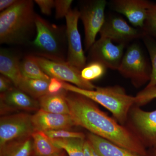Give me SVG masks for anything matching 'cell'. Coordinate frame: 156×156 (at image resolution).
Returning a JSON list of instances; mask_svg holds the SVG:
<instances>
[{
	"label": "cell",
	"mask_w": 156,
	"mask_h": 156,
	"mask_svg": "<svg viewBox=\"0 0 156 156\" xmlns=\"http://www.w3.org/2000/svg\"><path fill=\"white\" fill-rule=\"evenodd\" d=\"M67 91L66 98L76 126L140 155L147 156L145 146L127 126L121 125L83 95Z\"/></svg>",
	"instance_id": "1"
},
{
	"label": "cell",
	"mask_w": 156,
	"mask_h": 156,
	"mask_svg": "<svg viewBox=\"0 0 156 156\" xmlns=\"http://www.w3.org/2000/svg\"><path fill=\"white\" fill-rule=\"evenodd\" d=\"M32 0H17L0 14V43L23 45L29 43L36 30L37 14Z\"/></svg>",
	"instance_id": "2"
},
{
	"label": "cell",
	"mask_w": 156,
	"mask_h": 156,
	"mask_svg": "<svg viewBox=\"0 0 156 156\" xmlns=\"http://www.w3.org/2000/svg\"><path fill=\"white\" fill-rule=\"evenodd\" d=\"M62 85L66 91L83 95L105 108L122 126L127 123L130 110L135 105V96L126 94L125 89L119 86L96 87L95 90H88L63 81Z\"/></svg>",
	"instance_id": "3"
},
{
	"label": "cell",
	"mask_w": 156,
	"mask_h": 156,
	"mask_svg": "<svg viewBox=\"0 0 156 156\" xmlns=\"http://www.w3.org/2000/svg\"><path fill=\"white\" fill-rule=\"evenodd\" d=\"M35 25L36 36L31 42L35 52L33 55L66 62V28L52 24L37 14Z\"/></svg>",
	"instance_id": "4"
},
{
	"label": "cell",
	"mask_w": 156,
	"mask_h": 156,
	"mask_svg": "<svg viewBox=\"0 0 156 156\" xmlns=\"http://www.w3.org/2000/svg\"><path fill=\"white\" fill-rule=\"evenodd\" d=\"M118 71L139 88L150 80L151 66L140 46L134 44L126 50Z\"/></svg>",
	"instance_id": "5"
},
{
	"label": "cell",
	"mask_w": 156,
	"mask_h": 156,
	"mask_svg": "<svg viewBox=\"0 0 156 156\" xmlns=\"http://www.w3.org/2000/svg\"><path fill=\"white\" fill-rule=\"evenodd\" d=\"M107 5L105 0L86 1L81 6L80 19L83 22L85 31V46L87 51L96 41L97 34L99 33L105 21V11Z\"/></svg>",
	"instance_id": "6"
},
{
	"label": "cell",
	"mask_w": 156,
	"mask_h": 156,
	"mask_svg": "<svg viewBox=\"0 0 156 156\" xmlns=\"http://www.w3.org/2000/svg\"><path fill=\"white\" fill-rule=\"evenodd\" d=\"M128 122V128L145 147L156 148V109L147 112L134 105L129 112Z\"/></svg>",
	"instance_id": "7"
},
{
	"label": "cell",
	"mask_w": 156,
	"mask_h": 156,
	"mask_svg": "<svg viewBox=\"0 0 156 156\" xmlns=\"http://www.w3.org/2000/svg\"><path fill=\"white\" fill-rule=\"evenodd\" d=\"M80 11L77 9H71L66 17L67 53L66 62L79 70L87 65L80 34L78 29Z\"/></svg>",
	"instance_id": "8"
},
{
	"label": "cell",
	"mask_w": 156,
	"mask_h": 156,
	"mask_svg": "<svg viewBox=\"0 0 156 156\" xmlns=\"http://www.w3.org/2000/svg\"><path fill=\"white\" fill-rule=\"evenodd\" d=\"M34 56L40 67L50 78L68 82L81 89L88 90L96 89V87L91 82L85 80L82 78L80 71L66 62L53 61L44 57Z\"/></svg>",
	"instance_id": "9"
},
{
	"label": "cell",
	"mask_w": 156,
	"mask_h": 156,
	"mask_svg": "<svg viewBox=\"0 0 156 156\" xmlns=\"http://www.w3.org/2000/svg\"><path fill=\"white\" fill-rule=\"evenodd\" d=\"M35 132L31 115L20 113L1 117L0 147L17 140L31 136Z\"/></svg>",
	"instance_id": "10"
},
{
	"label": "cell",
	"mask_w": 156,
	"mask_h": 156,
	"mask_svg": "<svg viewBox=\"0 0 156 156\" xmlns=\"http://www.w3.org/2000/svg\"><path fill=\"white\" fill-rule=\"evenodd\" d=\"M126 45L115 44L110 39L101 37L96 41L89 50L90 62H98L112 70L119 69L124 56Z\"/></svg>",
	"instance_id": "11"
},
{
	"label": "cell",
	"mask_w": 156,
	"mask_h": 156,
	"mask_svg": "<svg viewBox=\"0 0 156 156\" xmlns=\"http://www.w3.org/2000/svg\"><path fill=\"white\" fill-rule=\"evenodd\" d=\"M99 33L101 37L126 45L133 40L142 38L144 34L142 30L134 28L122 17L116 16L106 18Z\"/></svg>",
	"instance_id": "12"
},
{
	"label": "cell",
	"mask_w": 156,
	"mask_h": 156,
	"mask_svg": "<svg viewBox=\"0 0 156 156\" xmlns=\"http://www.w3.org/2000/svg\"><path fill=\"white\" fill-rule=\"evenodd\" d=\"M151 3L147 0H114L110 5L113 10L124 15L133 26L142 30Z\"/></svg>",
	"instance_id": "13"
},
{
	"label": "cell",
	"mask_w": 156,
	"mask_h": 156,
	"mask_svg": "<svg viewBox=\"0 0 156 156\" xmlns=\"http://www.w3.org/2000/svg\"><path fill=\"white\" fill-rule=\"evenodd\" d=\"M31 121L35 131L69 130L76 126L70 115L52 113L40 109L31 115Z\"/></svg>",
	"instance_id": "14"
},
{
	"label": "cell",
	"mask_w": 156,
	"mask_h": 156,
	"mask_svg": "<svg viewBox=\"0 0 156 156\" xmlns=\"http://www.w3.org/2000/svg\"><path fill=\"white\" fill-rule=\"evenodd\" d=\"M5 108L1 111V114L13 109L38 111L40 107L38 100L15 87L6 93H1V109Z\"/></svg>",
	"instance_id": "15"
},
{
	"label": "cell",
	"mask_w": 156,
	"mask_h": 156,
	"mask_svg": "<svg viewBox=\"0 0 156 156\" xmlns=\"http://www.w3.org/2000/svg\"><path fill=\"white\" fill-rule=\"evenodd\" d=\"M19 57L11 50L1 48L0 50V73L9 78L17 88L22 80Z\"/></svg>",
	"instance_id": "16"
},
{
	"label": "cell",
	"mask_w": 156,
	"mask_h": 156,
	"mask_svg": "<svg viewBox=\"0 0 156 156\" xmlns=\"http://www.w3.org/2000/svg\"><path fill=\"white\" fill-rule=\"evenodd\" d=\"M87 140L100 156H143L92 133H88Z\"/></svg>",
	"instance_id": "17"
},
{
	"label": "cell",
	"mask_w": 156,
	"mask_h": 156,
	"mask_svg": "<svg viewBox=\"0 0 156 156\" xmlns=\"http://www.w3.org/2000/svg\"><path fill=\"white\" fill-rule=\"evenodd\" d=\"M66 91L63 89L56 94H46L38 99L40 109L58 114L70 115L66 98Z\"/></svg>",
	"instance_id": "18"
},
{
	"label": "cell",
	"mask_w": 156,
	"mask_h": 156,
	"mask_svg": "<svg viewBox=\"0 0 156 156\" xmlns=\"http://www.w3.org/2000/svg\"><path fill=\"white\" fill-rule=\"evenodd\" d=\"M34 156H64L65 151L54 145L42 131H35L32 134Z\"/></svg>",
	"instance_id": "19"
},
{
	"label": "cell",
	"mask_w": 156,
	"mask_h": 156,
	"mask_svg": "<svg viewBox=\"0 0 156 156\" xmlns=\"http://www.w3.org/2000/svg\"><path fill=\"white\" fill-rule=\"evenodd\" d=\"M33 153L32 136L11 141L0 147V156H30Z\"/></svg>",
	"instance_id": "20"
},
{
	"label": "cell",
	"mask_w": 156,
	"mask_h": 156,
	"mask_svg": "<svg viewBox=\"0 0 156 156\" xmlns=\"http://www.w3.org/2000/svg\"><path fill=\"white\" fill-rule=\"evenodd\" d=\"M20 69L23 77L50 81V77L40 67L34 56L28 55L20 62Z\"/></svg>",
	"instance_id": "21"
},
{
	"label": "cell",
	"mask_w": 156,
	"mask_h": 156,
	"mask_svg": "<svg viewBox=\"0 0 156 156\" xmlns=\"http://www.w3.org/2000/svg\"><path fill=\"white\" fill-rule=\"evenodd\" d=\"M49 82L50 81L23 77L17 88L38 100L42 96L49 93Z\"/></svg>",
	"instance_id": "22"
},
{
	"label": "cell",
	"mask_w": 156,
	"mask_h": 156,
	"mask_svg": "<svg viewBox=\"0 0 156 156\" xmlns=\"http://www.w3.org/2000/svg\"><path fill=\"white\" fill-rule=\"evenodd\" d=\"M50 139L54 145L66 152L69 156H85L83 145L85 139Z\"/></svg>",
	"instance_id": "23"
},
{
	"label": "cell",
	"mask_w": 156,
	"mask_h": 156,
	"mask_svg": "<svg viewBox=\"0 0 156 156\" xmlns=\"http://www.w3.org/2000/svg\"><path fill=\"white\" fill-rule=\"evenodd\" d=\"M142 38L148 52L151 66L150 80L146 87L156 86V41L151 37L144 34Z\"/></svg>",
	"instance_id": "24"
},
{
	"label": "cell",
	"mask_w": 156,
	"mask_h": 156,
	"mask_svg": "<svg viewBox=\"0 0 156 156\" xmlns=\"http://www.w3.org/2000/svg\"><path fill=\"white\" fill-rule=\"evenodd\" d=\"M107 68L98 62H90L81 71V76L85 80L91 81L102 77L106 72Z\"/></svg>",
	"instance_id": "25"
},
{
	"label": "cell",
	"mask_w": 156,
	"mask_h": 156,
	"mask_svg": "<svg viewBox=\"0 0 156 156\" xmlns=\"http://www.w3.org/2000/svg\"><path fill=\"white\" fill-rule=\"evenodd\" d=\"M142 30L144 35L151 37L156 41V2L151 3Z\"/></svg>",
	"instance_id": "26"
},
{
	"label": "cell",
	"mask_w": 156,
	"mask_h": 156,
	"mask_svg": "<svg viewBox=\"0 0 156 156\" xmlns=\"http://www.w3.org/2000/svg\"><path fill=\"white\" fill-rule=\"evenodd\" d=\"M50 139H69V138H79L85 139L86 136L82 132H75L69 130H51L44 132Z\"/></svg>",
	"instance_id": "27"
},
{
	"label": "cell",
	"mask_w": 156,
	"mask_h": 156,
	"mask_svg": "<svg viewBox=\"0 0 156 156\" xmlns=\"http://www.w3.org/2000/svg\"><path fill=\"white\" fill-rule=\"evenodd\" d=\"M135 105L140 106L146 104L156 98V86L145 87L135 96Z\"/></svg>",
	"instance_id": "28"
},
{
	"label": "cell",
	"mask_w": 156,
	"mask_h": 156,
	"mask_svg": "<svg viewBox=\"0 0 156 156\" xmlns=\"http://www.w3.org/2000/svg\"><path fill=\"white\" fill-rule=\"evenodd\" d=\"M73 2L72 0L55 1V17L56 19L66 17L70 11Z\"/></svg>",
	"instance_id": "29"
},
{
	"label": "cell",
	"mask_w": 156,
	"mask_h": 156,
	"mask_svg": "<svg viewBox=\"0 0 156 156\" xmlns=\"http://www.w3.org/2000/svg\"><path fill=\"white\" fill-rule=\"evenodd\" d=\"M38 6L41 12L44 15H51L52 10L55 8V1L53 0H35L34 1Z\"/></svg>",
	"instance_id": "30"
},
{
	"label": "cell",
	"mask_w": 156,
	"mask_h": 156,
	"mask_svg": "<svg viewBox=\"0 0 156 156\" xmlns=\"http://www.w3.org/2000/svg\"><path fill=\"white\" fill-rule=\"evenodd\" d=\"M62 81L55 78H50L48 87L49 94H56L63 90Z\"/></svg>",
	"instance_id": "31"
},
{
	"label": "cell",
	"mask_w": 156,
	"mask_h": 156,
	"mask_svg": "<svg viewBox=\"0 0 156 156\" xmlns=\"http://www.w3.org/2000/svg\"><path fill=\"white\" fill-rule=\"evenodd\" d=\"M12 82L5 76H0V92L1 93H6L14 88Z\"/></svg>",
	"instance_id": "32"
},
{
	"label": "cell",
	"mask_w": 156,
	"mask_h": 156,
	"mask_svg": "<svg viewBox=\"0 0 156 156\" xmlns=\"http://www.w3.org/2000/svg\"><path fill=\"white\" fill-rule=\"evenodd\" d=\"M17 0H1L0 11H3L9 9L17 2Z\"/></svg>",
	"instance_id": "33"
},
{
	"label": "cell",
	"mask_w": 156,
	"mask_h": 156,
	"mask_svg": "<svg viewBox=\"0 0 156 156\" xmlns=\"http://www.w3.org/2000/svg\"><path fill=\"white\" fill-rule=\"evenodd\" d=\"M83 149L84 156H92L91 149H90V143L87 140L85 139L84 140Z\"/></svg>",
	"instance_id": "34"
},
{
	"label": "cell",
	"mask_w": 156,
	"mask_h": 156,
	"mask_svg": "<svg viewBox=\"0 0 156 156\" xmlns=\"http://www.w3.org/2000/svg\"><path fill=\"white\" fill-rule=\"evenodd\" d=\"M154 156H156V148H154Z\"/></svg>",
	"instance_id": "35"
}]
</instances>
